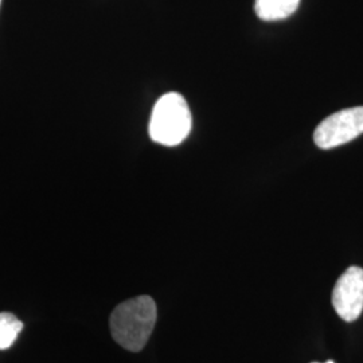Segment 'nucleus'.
I'll use <instances>...</instances> for the list:
<instances>
[{
    "label": "nucleus",
    "mask_w": 363,
    "mask_h": 363,
    "mask_svg": "<svg viewBox=\"0 0 363 363\" xmlns=\"http://www.w3.org/2000/svg\"><path fill=\"white\" fill-rule=\"evenodd\" d=\"M325 363H334V362H333V361H327V362H325Z\"/></svg>",
    "instance_id": "obj_7"
},
{
    "label": "nucleus",
    "mask_w": 363,
    "mask_h": 363,
    "mask_svg": "<svg viewBox=\"0 0 363 363\" xmlns=\"http://www.w3.org/2000/svg\"><path fill=\"white\" fill-rule=\"evenodd\" d=\"M300 0H256L255 11L259 19L273 22L291 16L298 10Z\"/></svg>",
    "instance_id": "obj_5"
},
{
    "label": "nucleus",
    "mask_w": 363,
    "mask_h": 363,
    "mask_svg": "<svg viewBox=\"0 0 363 363\" xmlns=\"http://www.w3.org/2000/svg\"><path fill=\"white\" fill-rule=\"evenodd\" d=\"M157 310L151 296H138L118 304L111 315V334L125 350H143L155 327Z\"/></svg>",
    "instance_id": "obj_1"
},
{
    "label": "nucleus",
    "mask_w": 363,
    "mask_h": 363,
    "mask_svg": "<svg viewBox=\"0 0 363 363\" xmlns=\"http://www.w3.org/2000/svg\"><path fill=\"white\" fill-rule=\"evenodd\" d=\"M193 125V117L184 97L171 91L162 96L152 109L150 138L157 144L175 147L186 140Z\"/></svg>",
    "instance_id": "obj_2"
},
{
    "label": "nucleus",
    "mask_w": 363,
    "mask_h": 363,
    "mask_svg": "<svg viewBox=\"0 0 363 363\" xmlns=\"http://www.w3.org/2000/svg\"><path fill=\"white\" fill-rule=\"evenodd\" d=\"M23 328V323L10 312H0V350H7L13 345Z\"/></svg>",
    "instance_id": "obj_6"
},
{
    "label": "nucleus",
    "mask_w": 363,
    "mask_h": 363,
    "mask_svg": "<svg viewBox=\"0 0 363 363\" xmlns=\"http://www.w3.org/2000/svg\"><path fill=\"white\" fill-rule=\"evenodd\" d=\"M0 4H1V0H0Z\"/></svg>",
    "instance_id": "obj_8"
},
{
    "label": "nucleus",
    "mask_w": 363,
    "mask_h": 363,
    "mask_svg": "<svg viewBox=\"0 0 363 363\" xmlns=\"http://www.w3.org/2000/svg\"><path fill=\"white\" fill-rule=\"evenodd\" d=\"M363 133V106L339 111L325 118L313 133L315 144L322 150L349 143Z\"/></svg>",
    "instance_id": "obj_3"
},
{
    "label": "nucleus",
    "mask_w": 363,
    "mask_h": 363,
    "mask_svg": "<svg viewBox=\"0 0 363 363\" xmlns=\"http://www.w3.org/2000/svg\"><path fill=\"white\" fill-rule=\"evenodd\" d=\"M312 363H319V362H312Z\"/></svg>",
    "instance_id": "obj_9"
},
{
    "label": "nucleus",
    "mask_w": 363,
    "mask_h": 363,
    "mask_svg": "<svg viewBox=\"0 0 363 363\" xmlns=\"http://www.w3.org/2000/svg\"><path fill=\"white\" fill-rule=\"evenodd\" d=\"M333 306L345 322H355L363 311V269L350 267L337 279L333 291Z\"/></svg>",
    "instance_id": "obj_4"
}]
</instances>
